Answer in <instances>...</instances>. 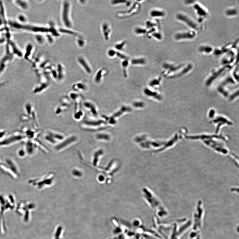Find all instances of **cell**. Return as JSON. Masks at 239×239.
Instances as JSON below:
<instances>
[{
    "instance_id": "obj_29",
    "label": "cell",
    "mask_w": 239,
    "mask_h": 239,
    "mask_svg": "<svg viewBox=\"0 0 239 239\" xmlns=\"http://www.w3.org/2000/svg\"><path fill=\"white\" fill-rule=\"evenodd\" d=\"M17 155L19 157L24 158L27 156L26 152L25 150L24 147L19 149L17 152Z\"/></svg>"
},
{
    "instance_id": "obj_27",
    "label": "cell",
    "mask_w": 239,
    "mask_h": 239,
    "mask_svg": "<svg viewBox=\"0 0 239 239\" xmlns=\"http://www.w3.org/2000/svg\"><path fill=\"white\" fill-rule=\"evenodd\" d=\"M126 44V41H123L119 43L116 44L114 45V47L116 50L118 51H122L125 48Z\"/></svg>"
},
{
    "instance_id": "obj_32",
    "label": "cell",
    "mask_w": 239,
    "mask_h": 239,
    "mask_svg": "<svg viewBox=\"0 0 239 239\" xmlns=\"http://www.w3.org/2000/svg\"><path fill=\"white\" fill-rule=\"evenodd\" d=\"M116 56L118 57V58H120V59H122V61L123 60H126V59H128V57L126 56V55H124L121 52H120L119 51H116Z\"/></svg>"
},
{
    "instance_id": "obj_38",
    "label": "cell",
    "mask_w": 239,
    "mask_h": 239,
    "mask_svg": "<svg viewBox=\"0 0 239 239\" xmlns=\"http://www.w3.org/2000/svg\"><path fill=\"white\" fill-rule=\"evenodd\" d=\"M72 173L74 176L77 177H80L82 175V172L78 170H74L72 171Z\"/></svg>"
},
{
    "instance_id": "obj_6",
    "label": "cell",
    "mask_w": 239,
    "mask_h": 239,
    "mask_svg": "<svg viewBox=\"0 0 239 239\" xmlns=\"http://www.w3.org/2000/svg\"><path fill=\"white\" fill-rule=\"evenodd\" d=\"M6 164L10 173V177L13 178H17L20 175L18 166L13 159L11 158H7L5 160Z\"/></svg>"
},
{
    "instance_id": "obj_15",
    "label": "cell",
    "mask_w": 239,
    "mask_h": 239,
    "mask_svg": "<svg viewBox=\"0 0 239 239\" xmlns=\"http://www.w3.org/2000/svg\"><path fill=\"white\" fill-rule=\"evenodd\" d=\"M150 15L152 18H163L166 16V13L164 10L154 9L151 11Z\"/></svg>"
},
{
    "instance_id": "obj_2",
    "label": "cell",
    "mask_w": 239,
    "mask_h": 239,
    "mask_svg": "<svg viewBox=\"0 0 239 239\" xmlns=\"http://www.w3.org/2000/svg\"><path fill=\"white\" fill-rule=\"evenodd\" d=\"M178 21L183 23L191 30L198 32L202 29V25L192 18L188 15L183 12H179L176 15Z\"/></svg>"
},
{
    "instance_id": "obj_39",
    "label": "cell",
    "mask_w": 239,
    "mask_h": 239,
    "mask_svg": "<svg viewBox=\"0 0 239 239\" xmlns=\"http://www.w3.org/2000/svg\"><path fill=\"white\" fill-rule=\"evenodd\" d=\"M196 1L193 0H189L185 1V5H193L196 2Z\"/></svg>"
},
{
    "instance_id": "obj_13",
    "label": "cell",
    "mask_w": 239,
    "mask_h": 239,
    "mask_svg": "<svg viewBox=\"0 0 239 239\" xmlns=\"http://www.w3.org/2000/svg\"><path fill=\"white\" fill-rule=\"evenodd\" d=\"M102 29L103 36L105 40L107 41L109 40L111 31V27L108 23L105 22L103 24Z\"/></svg>"
},
{
    "instance_id": "obj_20",
    "label": "cell",
    "mask_w": 239,
    "mask_h": 239,
    "mask_svg": "<svg viewBox=\"0 0 239 239\" xmlns=\"http://www.w3.org/2000/svg\"><path fill=\"white\" fill-rule=\"evenodd\" d=\"M14 3L17 6L22 10H26L29 8V4L26 1H16Z\"/></svg>"
},
{
    "instance_id": "obj_24",
    "label": "cell",
    "mask_w": 239,
    "mask_h": 239,
    "mask_svg": "<svg viewBox=\"0 0 239 239\" xmlns=\"http://www.w3.org/2000/svg\"><path fill=\"white\" fill-rule=\"evenodd\" d=\"M134 33L138 35H146L147 32V29L144 28L138 27L135 28L134 30Z\"/></svg>"
},
{
    "instance_id": "obj_23",
    "label": "cell",
    "mask_w": 239,
    "mask_h": 239,
    "mask_svg": "<svg viewBox=\"0 0 239 239\" xmlns=\"http://www.w3.org/2000/svg\"><path fill=\"white\" fill-rule=\"evenodd\" d=\"M104 70L103 69L99 70L95 75L94 77V81L96 83H99L101 82L102 78L103 75L104 74Z\"/></svg>"
},
{
    "instance_id": "obj_18",
    "label": "cell",
    "mask_w": 239,
    "mask_h": 239,
    "mask_svg": "<svg viewBox=\"0 0 239 239\" xmlns=\"http://www.w3.org/2000/svg\"><path fill=\"white\" fill-rule=\"evenodd\" d=\"M131 63L133 65H144L146 63V60L143 57L135 58L132 59Z\"/></svg>"
},
{
    "instance_id": "obj_10",
    "label": "cell",
    "mask_w": 239,
    "mask_h": 239,
    "mask_svg": "<svg viewBox=\"0 0 239 239\" xmlns=\"http://www.w3.org/2000/svg\"><path fill=\"white\" fill-rule=\"evenodd\" d=\"M64 138V136L61 134L51 132H49L48 134L46 137L47 140L51 143H56V139L62 140Z\"/></svg>"
},
{
    "instance_id": "obj_7",
    "label": "cell",
    "mask_w": 239,
    "mask_h": 239,
    "mask_svg": "<svg viewBox=\"0 0 239 239\" xmlns=\"http://www.w3.org/2000/svg\"><path fill=\"white\" fill-rule=\"evenodd\" d=\"M140 9V5L139 2H135L128 10L118 12L117 14V17L124 18L131 17L139 13Z\"/></svg>"
},
{
    "instance_id": "obj_8",
    "label": "cell",
    "mask_w": 239,
    "mask_h": 239,
    "mask_svg": "<svg viewBox=\"0 0 239 239\" xmlns=\"http://www.w3.org/2000/svg\"><path fill=\"white\" fill-rule=\"evenodd\" d=\"M40 143L34 141H27L25 144L24 148L28 156H32L35 154L36 149L39 146H41Z\"/></svg>"
},
{
    "instance_id": "obj_35",
    "label": "cell",
    "mask_w": 239,
    "mask_h": 239,
    "mask_svg": "<svg viewBox=\"0 0 239 239\" xmlns=\"http://www.w3.org/2000/svg\"><path fill=\"white\" fill-rule=\"evenodd\" d=\"M96 138L98 139L107 140V139H108V136L105 134H97Z\"/></svg>"
},
{
    "instance_id": "obj_40",
    "label": "cell",
    "mask_w": 239,
    "mask_h": 239,
    "mask_svg": "<svg viewBox=\"0 0 239 239\" xmlns=\"http://www.w3.org/2000/svg\"><path fill=\"white\" fill-rule=\"evenodd\" d=\"M4 40L3 39H0V44L2 43V42H4Z\"/></svg>"
},
{
    "instance_id": "obj_30",
    "label": "cell",
    "mask_w": 239,
    "mask_h": 239,
    "mask_svg": "<svg viewBox=\"0 0 239 239\" xmlns=\"http://www.w3.org/2000/svg\"><path fill=\"white\" fill-rule=\"evenodd\" d=\"M83 111L82 110L75 112L74 114V117L75 119L79 120L81 119L83 117Z\"/></svg>"
},
{
    "instance_id": "obj_17",
    "label": "cell",
    "mask_w": 239,
    "mask_h": 239,
    "mask_svg": "<svg viewBox=\"0 0 239 239\" xmlns=\"http://www.w3.org/2000/svg\"><path fill=\"white\" fill-rule=\"evenodd\" d=\"M72 88L75 91L82 92L85 91L87 89V87L85 82H80L74 84Z\"/></svg>"
},
{
    "instance_id": "obj_25",
    "label": "cell",
    "mask_w": 239,
    "mask_h": 239,
    "mask_svg": "<svg viewBox=\"0 0 239 239\" xmlns=\"http://www.w3.org/2000/svg\"><path fill=\"white\" fill-rule=\"evenodd\" d=\"M69 106L68 105H64V104H62V105H59L57 108L56 109L55 111V113L57 115H58V114L62 113L64 111L68 109Z\"/></svg>"
},
{
    "instance_id": "obj_22",
    "label": "cell",
    "mask_w": 239,
    "mask_h": 239,
    "mask_svg": "<svg viewBox=\"0 0 239 239\" xmlns=\"http://www.w3.org/2000/svg\"><path fill=\"white\" fill-rule=\"evenodd\" d=\"M146 26L147 29H152L153 28L160 27V25L158 22L153 21L152 20H148L146 22Z\"/></svg>"
},
{
    "instance_id": "obj_34",
    "label": "cell",
    "mask_w": 239,
    "mask_h": 239,
    "mask_svg": "<svg viewBox=\"0 0 239 239\" xmlns=\"http://www.w3.org/2000/svg\"><path fill=\"white\" fill-rule=\"evenodd\" d=\"M116 51L113 49H110L107 52V54L110 57L113 58L116 56Z\"/></svg>"
},
{
    "instance_id": "obj_11",
    "label": "cell",
    "mask_w": 239,
    "mask_h": 239,
    "mask_svg": "<svg viewBox=\"0 0 239 239\" xmlns=\"http://www.w3.org/2000/svg\"><path fill=\"white\" fill-rule=\"evenodd\" d=\"M84 107L89 111L93 116H97L98 115V112L96 107L92 102L90 101H86L83 103Z\"/></svg>"
},
{
    "instance_id": "obj_1",
    "label": "cell",
    "mask_w": 239,
    "mask_h": 239,
    "mask_svg": "<svg viewBox=\"0 0 239 239\" xmlns=\"http://www.w3.org/2000/svg\"><path fill=\"white\" fill-rule=\"evenodd\" d=\"M214 135H201L197 136H190L191 139H200L206 145L210 147L216 151L222 154H227L229 151L227 147L221 142L217 141L215 139L217 138Z\"/></svg>"
},
{
    "instance_id": "obj_12",
    "label": "cell",
    "mask_w": 239,
    "mask_h": 239,
    "mask_svg": "<svg viewBox=\"0 0 239 239\" xmlns=\"http://www.w3.org/2000/svg\"><path fill=\"white\" fill-rule=\"evenodd\" d=\"M78 61L79 64L87 73L88 74H91L92 73V70L91 66L84 58L82 56L79 57L78 58Z\"/></svg>"
},
{
    "instance_id": "obj_26",
    "label": "cell",
    "mask_w": 239,
    "mask_h": 239,
    "mask_svg": "<svg viewBox=\"0 0 239 239\" xmlns=\"http://www.w3.org/2000/svg\"><path fill=\"white\" fill-rule=\"evenodd\" d=\"M0 171L10 176L9 170L5 163H2L0 159Z\"/></svg>"
},
{
    "instance_id": "obj_31",
    "label": "cell",
    "mask_w": 239,
    "mask_h": 239,
    "mask_svg": "<svg viewBox=\"0 0 239 239\" xmlns=\"http://www.w3.org/2000/svg\"><path fill=\"white\" fill-rule=\"evenodd\" d=\"M152 37H153L156 39L158 40H161L163 39V35L160 31H157L153 34Z\"/></svg>"
},
{
    "instance_id": "obj_33",
    "label": "cell",
    "mask_w": 239,
    "mask_h": 239,
    "mask_svg": "<svg viewBox=\"0 0 239 239\" xmlns=\"http://www.w3.org/2000/svg\"><path fill=\"white\" fill-rule=\"evenodd\" d=\"M127 2V1L124 0H114L111 1V3L112 5L115 6L121 4H126Z\"/></svg>"
},
{
    "instance_id": "obj_16",
    "label": "cell",
    "mask_w": 239,
    "mask_h": 239,
    "mask_svg": "<svg viewBox=\"0 0 239 239\" xmlns=\"http://www.w3.org/2000/svg\"><path fill=\"white\" fill-rule=\"evenodd\" d=\"M225 15L229 17H235L239 14V10L235 7L228 8L225 11Z\"/></svg>"
},
{
    "instance_id": "obj_28",
    "label": "cell",
    "mask_w": 239,
    "mask_h": 239,
    "mask_svg": "<svg viewBox=\"0 0 239 239\" xmlns=\"http://www.w3.org/2000/svg\"><path fill=\"white\" fill-rule=\"evenodd\" d=\"M58 71L57 72H58V73L57 74V79L59 80H61L64 76V70L61 65L58 66Z\"/></svg>"
},
{
    "instance_id": "obj_9",
    "label": "cell",
    "mask_w": 239,
    "mask_h": 239,
    "mask_svg": "<svg viewBox=\"0 0 239 239\" xmlns=\"http://www.w3.org/2000/svg\"><path fill=\"white\" fill-rule=\"evenodd\" d=\"M233 45V43H229L222 47L214 48L213 54L216 56H221L227 53L232 49Z\"/></svg>"
},
{
    "instance_id": "obj_14",
    "label": "cell",
    "mask_w": 239,
    "mask_h": 239,
    "mask_svg": "<svg viewBox=\"0 0 239 239\" xmlns=\"http://www.w3.org/2000/svg\"><path fill=\"white\" fill-rule=\"evenodd\" d=\"M214 48L209 45H203L198 48V51L200 53L205 55H209L213 53Z\"/></svg>"
},
{
    "instance_id": "obj_19",
    "label": "cell",
    "mask_w": 239,
    "mask_h": 239,
    "mask_svg": "<svg viewBox=\"0 0 239 239\" xmlns=\"http://www.w3.org/2000/svg\"><path fill=\"white\" fill-rule=\"evenodd\" d=\"M76 137L75 136H72L70 138H68L65 140H64V141L62 143V144H60L59 146H58L57 149L58 150H60L61 147L63 148L64 147H65V146L68 145L70 144V143L75 141V140H76Z\"/></svg>"
},
{
    "instance_id": "obj_21",
    "label": "cell",
    "mask_w": 239,
    "mask_h": 239,
    "mask_svg": "<svg viewBox=\"0 0 239 239\" xmlns=\"http://www.w3.org/2000/svg\"><path fill=\"white\" fill-rule=\"evenodd\" d=\"M129 62L128 59L123 60L121 63L122 67V72L123 75L125 77L127 76V69L129 65Z\"/></svg>"
},
{
    "instance_id": "obj_36",
    "label": "cell",
    "mask_w": 239,
    "mask_h": 239,
    "mask_svg": "<svg viewBox=\"0 0 239 239\" xmlns=\"http://www.w3.org/2000/svg\"><path fill=\"white\" fill-rule=\"evenodd\" d=\"M17 19L19 21L24 23L26 21V17L23 15H20L18 16Z\"/></svg>"
},
{
    "instance_id": "obj_4",
    "label": "cell",
    "mask_w": 239,
    "mask_h": 239,
    "mask_svg": "<svg viewBox=\"0 0 239 239\" xmlns=\"http://www.w3.org/2000/svg\"><path fill=\"white\" fill-rule=\"evenodd\" d=\"M193 9L198 16L197 21L201 24L208 15V10L201 3L196 2L193 5Z\"/></svg>"
},
{
    "instance_id": "obj_37",
    "label": "cell",
    "mask_w": 239,
    "mask_h": 239,
    "mask_svg": "<svg viewBox=\"0 0 239 239\" xmlns=\"http://www.w3.org/2000/svg\"><path fill=\"white\" fill-rule=\"evenodd\" d=\"M77 42L78 45L80 47H83L85 46L84 45H85V40H84V39H78Z\"/></svg>"
},
{
    "instance_id": "obj_5",
    "label": "cell",
    "mask_w": 239,
    "mask_h": 239,
    "mask_svg": "<svg viewBox=\"0 0 239 239\" xmlns=\"http://www.w3.org/2000/svg\"><path fill=\"white\" fill-rule=\"evenodd\" d=\"M197 33L191 29L180 31L174 34V39L177 41L192 40L196 37Z\"/></svg>"
},
{
    "instance_id": "obj_3",
    "label": "cell",
    "mask_w": 239,
    "mask_h": 239,
    "mask_svg": "<svg viewBox=\"0 0 239 239\" xmlns=\"http://www.w3.org/2000/svg\"><path fill=\"white\" fill-rule=\"evenodd\" d=\"M71 5L68 1H64L62 7V18L64 24L66 27L71 28L73 25L71 18Z\"/></svg>"
}]
</instances>
